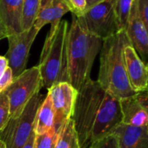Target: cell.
<instances>
[{"instance_id": "1", "label": "cell", "mask_w": 148, "mask_h": 148, "mask_svg": "<svg viewBox=\"0 0 148 148\" xmlns=\"http://www.w3.org/2000/svg\"><path fill=\"white\" fill-rule=\"evenodd\" d=\"M103 40L91 33L74 15L66 35L67 76L78 92L91 79L94 60L100 51Z\"/></svg>"}, {"instance_id": "2", "label": "cell", "mask_w": 148, "mask_h": 148, "mask_svg": "<svg viewBox=\"0 0 148 148\" xmlns=\"http://www.w3.org/2000/svg\"><path fill=\"white\" fill-rule=\"evenodd\" d=\"M130 41L125 30L106 38L102 42L99 71L97 82L105 92L119 99L136 93L131 87L125 70L124 49Z\"/></svg>"}, {"instance_id": "3", "label": "cell", "mask_w": 148, "mask_h": 148, "mask_svg": "<svg viewBox=\"0 0 148 148\" xmlns=\"http://www.w3.org/2000/svg\"><path fill=\"white\" fill-rule=\"evenodd\" d=\"M67 31L68 22L61 20L57 26H51L46 36L38 67L43 86L47 90L58 83L68 82L66 60Z\"/></svg>"}, {"instance_id": "4", "label": "cell", "mask_w": 148, "mask_h": 148, "mask_svg": "<svg viewBox=\"0 0 148 148\" xmlns=\"http://www.w3.org/2000/svg\"><path fill=\"white\" fill-rule=\"evenodd\" d=\"M104 90L92 79L78 92L71 119L81 148H88L93 124L104 97Z\"/></svg>"}, {"instance_id": "5", "label": "cell", "mask_w": 148, "mask_h": 148, "mask_svg": "<svg viewBox=\"0 0 148 148\" xmlns=\"http://www.w3.org/2000/svg\"><path fill=\"white\" fill-rule=\"evenodd\" d=\"M42 87V79L38 66L26 69L14 79L12 83L5 90L9 100L10 119L18 118L29 101L39 93Z\"/></svg>"}, {"instance_id": "6", "label": "cell", "mask_w": 148, "mask_h": 148, "mask_svg": "<svg viewBox=\"0 0 148 148\" xmlns=\"http://www.w3.org/2000/svg\"><path fill=\"white\" fill-rule=\"evenodd\" d=\"M45 98V96L38 93L29 101L18 118L10 119L5 130L0 133V140L5 143V148H23L34 132L37 112Z\"/></svg>"}, {"instance_id": "7", "label": "cell", "mask_w": 148, "mask_h": 148, "mask_svg": "<svg viewBox=\"0 0 148 148\" xmlns=\"http://www.w3.org/2000/svg\"><path fill=\"white\" fill-rule=\"evenodd\" d=\"M116 1L105 0L88 8L85 14L78 18L91 33L104 40L119 32L115 14Z\"/></svg>"}, {"instance_id": "8", "label": "cell", "mask_w": 148, "mask_h": 148, "mask_svg": "<svg viewBox=\"0 0 148 148\" xmlns=\"http://www.w3.org/2000/svg\"><path fill=\"white\" fill-rule=\"evenodd\" d=\"M38 32L39 31L33 25L29 30L9 35L6 38L9 47L5 57L8 61V66L12 71L13 79L26 70L30 50Z\"/></svg>"}, {"instance_id": "9", "label": "cell", "mask_w": 148, "mask_h": 148, "mask_svg": "<svg viewBox=\"0 0 148 148\" xmlns=\"http://www.w3.org/2000/svg\"><path fill=\"white\" fill-rule=\"evenodd\" d=\"M51 100L55 112L54 128L57 132L71 119L78 91L68 82H61L52 86L47 93Z\"/></svg>"}, {"instance_id": "10", "label": "cell", "mask_w": 148, "mask_h": 148, "mask_svg": "<svg viewBox=\"0 0 148 148\" xmlns=\"http://www.w3.org/2000/svg\"><path fill=\"white\" fill-rule=\"evenodd\" d=\"M121 122L122 112L120 99L110 93L105 92L93 124L91 143L110 134Z\"/></svg>"}, {"instance_id": "11", "label": "cell", "mask_w": 148, "mask_h": 148, "mask_svg": "<svg viewBox=\"0 0 148 148\" xmlns=\"http://www.w3.org/2000/svg\"><path fill=\"white\" fill-rule=\"evenodd\" d=\"M123 124L148 128V92H136L120 99Z\"/></svg>"}, {"instance_id": "12", "label": "cell", "mask_w": 148, "mask_h": 148, "mask_svg": "<svg viewBox=\"0 0 148 148\" xmlns=\"http://www.w3.org/2000/svg\"><path fill=\"white\" fill-rule=\"evenodd\" d=\"M130 44L142 62L148 64V33L139 17L138 0H133L128 22L125 28Z\"/></svg>"}, {"instance_id": "13", "label": "cell", "mask_w": 148, "mask_h": 148, "mask_svg": "<svg viewBox=\"0 0 148 148\" xmlns=\"http://www.w3.org/2000/svg\"><path fill=\"white\" fill-rule=\"evenodd\" d=\"M124 57L126 74L131 87L136 92L146 91L148 84V70L131 44L125 45L124 49Z\"/></svg>"}, {"instance_id": "14", "label": "cell", "mask_w": 148, "mask_h": 148, "mask_svg": "<svg viewBox=\"0 0 148 148\" xmlns=\"http://www.w3.org/2000/svg\"><path fill=\"white\" fill-rule=\"evenodd\" d=\"M111 133L118 137L119 148H148V128L120 123Z\"/></svg>"}, {"instance_id": "15", "label": "cell", "mask_w": 148, "mask_h": 148, "mask_svg": "<svg viewBox=\"0 0 148 148\" xmlns=\"http://www.w3.org/2000/svg\"><path fill=\"white\" fill-rule=\"evenodd\" d=\"M23 1L24 0H0V20L4 24L8 36L22 32Z\"/></svg>"}, {"instance_id": "16", "label": "cell", "mask_w": 148, "mask_h": 148, "mask_svg": "<svg viewBox=\"0 0 148 148\" xmlns=\"http://www.w3.org/2000/svg\"><path fill=\"white\" fill-rule=\"evenodd\" d=\"M54 123L55 112L51 104V100L47 94L37 112L34 132L36 133V135L45 133L54 128Z\"/></svg>"}, {"instance_id": "17", "label": "cell", "mask_w": 148, "mask_h": 148, "mask_svg": "<svg viewBox=\"0 0 148 148\" xmlns=\"http://www.w3.org/2000/svg\"><path fill=\"white\" fill-rule=\"evenodd\" d=\"M55 148H81L71 119L59 131Z\"/></svg>"}, {"instance_id": "18", "label": "cell", "mask_w": 148, "mask_h": 148, "mask_svg": "<svg viewBox=\"0 0 148 148\" xmlns=\"http://www.w3.org/2000/svg\"><path fill=\"white\" fill-rule=\"evenodd\" d=\"M40 8L41 0H24L21 19L22 32L29 30L34 25Z\"/></svg>"}, {"instance_id": "19", "label": "cell", "mask_w": 148, "mask_h": 148, "mask_svg": "<svg viewBox=\"0 0 148 148\" xmlns=\"http://www.w3.org/2000/svg\"><path fill=\"white\" fill-rule=\"evenodd\" d=\"M133 0H117L115 5V14L119 31L125 30Z\"/></svg>"}, {"instance_id": "20", "label": "cell", "mask_w": 148, "mask_h": 148, "mask_svg": "<svg viewBox=\"0 0 148 148\" xmlns=\"http://www.w3.org/2000/svg\"><path fill=\"white\" fill-rule=\"evenodd\" d=\"M58 132H56L55 128H52L49 132L36 135L34 148H55Z\"/></svg>"}, {"instance_id": "21", "label": "cell", "mask_w": 148, "mask_h": 148, "mask_svg": "<svg viewBox=\"0 0 148 148\" xmlns=\"http://www.w3.org/2000/svg\"><path fill=\"white\" fill-rule=\"evenodd\" d=\"M52 21H53V10H52L51 0H50L46 5H45L40 8V11L35 20L34 26L36 29L40 31L47 24H51Z\"/></svg>"}, {"instance_id": "22", "label": "cell", "mask_w": 148, "mask_h": 148, "mask_svg": "<svg viewBox=\"0 0 148 148\" xmlns=\"http://www.w3.org/2000/svg\"><path fill=\"white\" fill-rule=\"evenodd\" d=\"M10 106L6 92H0V133H1L10 121Z\"/></svg>"}, {"instance_id": "23", "label": "cell", "mask_w": 148, "mask_h": 148, "mask_svg": "<svg viewBox=\"0 0 148 148\" xmlns=\"http://www.w3.org/2000/svg\"><path fill=\"white\" fill-rule=\"evenodd\" d=\"M52 10H53V21L51 24V26H57L61 18L64 14L70 12V9L65 2V0H51Z\"/></svg>"}, {"instance_id": "24", "label": "cell", "mask_w": 148, "mask_h": 148, "mask_svg": "<svg viewBox=\"0 0 148 148\" xmlns=\"http://www.w3.org/2000/svg\"><path fill=\"white\" fill-rule=\"evenodd\" d=\"M88 148H119V138L114 133H110L92 142Z\"/></svg>"}, {"instance_id": "25", "label": "cell", "mask_w": 148, "mask_h": 148, "mask_svg": "<svg viewBox=\"0 0 148 148\" xmlns=\"http://www.w3.org/2000/svg\"><path fill=\"white\" fill-rule=\"evenodd\" d=\"M72 15L81 18L86 11V0H65Z\"/></svg>"}, {"instance_id": "26", "label": "cell", "mask_w": 148, "mask_h": 148, "mask_svg": "<svg viewBox=\"0 0 148 148\" xmlns=\"http://www.w3.org/2000/svg\"><path fill=\"white\" fill-rule=\"evenodd\" d=\"M139 17L148 33V0H138Z\"/></svg>"}, {"instance_id": "27", "label": "cell", "mask_w": 148, "mask_h": 148, "mask_svg": "<svg viewBox=\"0 0 148 148\" xmlns=\"http://www.w3.org/2000/svg\"><path fill=\"white\" fill-rule=\"evenodd\" d=\"M13 81V76H12V71L11 68L8 66L3 75L0 78V88L2 91H5Z\"/></svg>"}, {"instance_id": "28", "label": "cell", "mask_w": 148, "mask_h": 148, "mask_svg": "<svg viewBox=\"0 0 148 148\" xmlns=\"http://www.w3.org/2000/svg\"><path fill=\"white\" fill-rule=\"evenodd\" d=\"M8 67V61L5 56H0V78Z\"/></svg>"}, {"instance_id": "29", "label": "cell", "mask_w": 148, "mask_h": 148, "mask_svg": "<svg viewBox=\"0 0 148 148\" xmlns=\"http://www.w3.org/2000/svg\"><path fill=\"white\" fill-rule=\"evenodd\" d=\"M35 138H36V133L33 132L26 143L24 145L23 148H34V143H35Z\"/></svg>"}, {"instance_id": "30", "label": "cell", "mask_w": 148, "mask_h": 148, "mask_svg": "<svg viewBox=\"0 0 148 148\" xmlns=\"http://www.w3.org/2000/svg\"><path fill=\"white\" fill-rule=\"evenodd\" d=\"M7 37H8V34H7L6 29L4 25V24L2 23V21L0 20V40H2Z\"/></svg>"}, {"instance_id": "31", "label": "cell", "mask_w": 148, "mask_h": 148, "mask_svg": "<svg viewBox=\"0 0 148 148\" xmlns=\"http://www.w3.org/2000/svg\"><path fill=\"white\" fill-rule=\"evenodd\" d=\"M105 1V0H86V10L95 5H98L101 2Z\"/></svg>"}, {"instance_id": "32", "label": "cell", "mask_w": 148, "mask_h": 148, "mask_svg": "<svg viewBox=\"0 0 148 148\" xmlns=\"http://www.w3.org/2000/svg\"><path fill=\"white\" fill-rule=\"evenodd\" d=\"M49 1H50V0H41V7L44 6L45 5H46Z\"/></svg>"}, {"instance_id": "33", "label": "cell", "mask_w": 148, "mask_h": 148, "mask_svg": "<svg viewBox=\"0 0 148 148\" xmlns=\"http://www.w3.org/2000/svg\"><path fill=\"white\" fill-rule=\"evenodd\" d=\"M0 148H5V145L3 141L0 140Z\"/></svg>"}, {"instance_id": "34", "label": "cell", "mask_w": 148, "mask_h": 148, "mask_svg": "<svg viewBox=\"0 0 148 148\" xmlns=\"http://www.w3.org/2000/svg\"><path fill=\"white\" fill-rule=\"evenodd\" d=\"M146 92H148V84H147V89H146Z\"/></svg>"}, {"instance_id": "35", "label": "cell", "mask_w": 148, "mask_h": 148, "mask_svg": "<svg viewBox=\"0 0 148 148\" xmlns=\"http://www.w3.org/2000/svg\"><path fill=\"white\" fill-rule=\"evenodd\" d=\"M3 92V91L1 90V88H0V92Z\"/></svg>"}, {"instance_id": "36", "label": "cell", "mask_w": 148, "mask_h": 148, "mask_svg": "<svg viewBox=\"0 0 148 148\" xmlns=\"http://www.w3.org/2000/svg\"><path fill=\"white\" fill-rule=\"evenodd\" d=\"M146 67H147V70H148V64H147V65H146Z\"/></svg>"}]
</instances>
